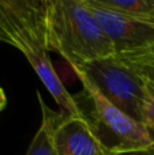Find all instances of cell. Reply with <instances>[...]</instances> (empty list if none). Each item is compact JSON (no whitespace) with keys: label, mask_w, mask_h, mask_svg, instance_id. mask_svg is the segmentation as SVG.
I'll return each mask as SVG.
<instances>
[{"label":"cell","mask_w":154,"mask_h":155,"mask_svg":"<svg viewBox=\"0 0 154 155\" xmlns=\"http://www.w3.org/2000/svg\"><path fill=\"white\" fill-rule=\"evenodd\" d=\"M46 3L48 0H0V42L16 48L26 57L60 112L82 116L49 57Z\"/></svg>","instance_id":"obj_1"},{"label":"cell","mask_w":154,"mask_h":155,"mask_svg":"<svg viewBox=\"0 0 154 155\" xmlns=\"http://www.w3.org/2000/svg\"><path fill=\"white\" fill-rule=\"evenodd\" d=\"M46 31L49 51L60 54L70 67L115 56L111 41L85 0H48Z\"/></svg>","instance_id":"obj_2"},{"label":"cell","mask_w":154,"mask_h":155,"mask_svg":"<svg viewBox=\"0 0 154 155\" xmlns=\"http://www.w3.org/2000/svg\"><path fill=\"white\" fill-rule=\"evenodd\" d=\"M82 84L74 99L111 153L154 147V136L147 127L109 102L78 68H72Z\"/></svg>","instance_id":"obj_3"},{"label":"cell","mask_w":154,"mask_h":155,"mask_svg":"<svg viewBox=\"0 0 154 155\" xmlns=\"http://www.w3.org/2000/svg\"><path fill=\"white\" fill-rule=\"evenodd\" d=\"M78 68L109 102L142 123V106L147 95L146 78L117 56L89 61Z\"/></svg>","instance_id":"obj_4"},{"label":"cell","mask_w":154,"mask_h":155,"mask_svg":"<svg viewBox=\"0 0 154 155\" xmlns=\"http://www.w3.org/2000/svg\"><path fill=\"white\" fill-rule=\"evenodd\" d=\"M85 2L111 41L115 56L130 60L145 54L154 46V21L115 12L98 7L92 0Z\"/></svg>","instance_id":"obj_5"},{"label":"cell","mask_w":154,"mask_h":155,"mask_svg":"<svg viewBox=\"0 0 154 155\" xmlns=\"http://www.w3.org/2000/svg\"><path fill=\"white\" fill-rule=\"evenodd\" d=\"M52 140L57 155H109L87 118L56 112Z\"/></svg>","instance_id":"obj_6"},{"label":"cell","mask_w":154,"mask_h":155,"mask_svg":"<svg viewBox=\"0 0 154 155\" xmlns=\"http://www.w3.org/2000/svg\"><path fill=\"white\" fill-rule=\"evenodd\" d=\"M37 98L41 106L42 118H41L40 128L37 129L27 148L26 155H57V151L53 146V140H52V127H53L56 112L49 109V106L44 102L40 91H37Z\"/></svg>","instance_id":"obj_7"},{"label":"cell","mask_w":154,"mask_h":155,"mask_svg":"<svg viewBox=\"0 0 154 155\" xmlns=\"http://www.w3.org/2000/svg\"><path fill=\"white\" fill-rule=\"evenodd\" d=\"M92 2L98 7L115 12L154 21V0H92Z\"/></svg>","instance_id":"obj_8"},{"label":"cell","mask_w":154,"mask_h":155,"mask_svg":"<svg viewBox=\"0 0 154 155\" xmlns=\"http://www.w3.org/2000/svg\"><path fill=\"white\" fill-rule=\"evenodd\" d=\"M142 124L150 131L154 129V93L149 88V84H147V95L142 106Z\"/></svg>","instance_id":"obj_9"},{"label":"cell","mask_w":154,"mask_h":155,"mask_svg":"<svg viewBox=\"0 0 154 155\" xmlns=\"http://www.w3.org/2000/svg\"><path fill=\"white\" fill-rule=\"evenodd\" d=\"M124 60V59H123ZM127 63H131V64L135 65H142V67H149V68H154V46L150 49L149 52H146L145 54L138 57H134V59L126 60Z\"/></svg>","instance_id":"obj_10"},{"label":"cell","mask_w":154,"mask_h":155,"mask_svg":"<svg viewBox=\"0 0 154 155\" xmlns=\"http://www.w3.org/2000/svg\"><path fill=\"white\" fill-rule=\"evenodd\" d=\"M109 155H154V147L123 150V151H116V153H111Z\"/></svg>","instance_id":"obj_11"},{"label":"cell","mask_w":154,"mask_h":155,"mask_svg":"<svg viewBox=\"0 0 154 155\" xmlns=\"http://www.w3.org/2000/svg\"><path fill=\"white\" fill-rule=\"evenodd\" d=\"M131 64V63H130ZM135 70H138L139 72L142 74L145 78H147L149 80L154 82V68H149V67H142V65H135V64H131Z\"/></svg>","instance_id":"obj_12"},{"label":"cell","mask_w":154,"mask_h":155,"mask_svg":"<svg viewBox=\"0 0 154 155\" xmlns=\"http://www.w3.org/2000/svg\"><path fill=\"white\" fill-rule=\"evenodd\" d=\"M7 105V98H5V94L4 91L0 88V110L4 109V106Z\"/></svg>","instance_id":"obj_13"},{"label":"cell","mask_w":154,"mask_h":155,"mask_svg":"<svg viewBox=\"0 0 154 155\" xmlns=\"http://www.w3.org/2000/svg\"><path fill=\"white\" fill-rule=\"evenodd\" d=\"M146 80H147V84H149V88H150V90H152L153 93H154V82H152V80H149L147 78H146Z\"/></svg>","instance_id":"obj_14"}]
</instances>
